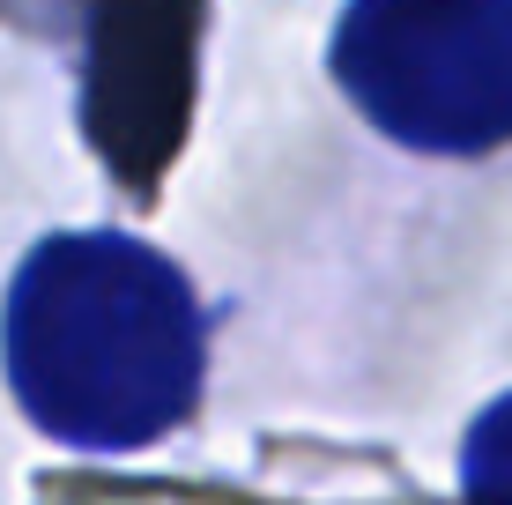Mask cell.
<instances>
[{
  "label": "cell",
  "mask_w": 512,
  "mask_h": 505,
  "mask_svg": "<svg viewBox=\"0 0 512 505\" xmlns=\"http://www.w3.org/2000/svg\"><path fill=\"white\" fill-rule=\"evenodd\" d=\"M461 491H468V505H512V394H505V402H490L468 424Z\"/></svg>",
  "instance_id": "3957f363"
},
{
  "label": "cell",
  "mask_w": 512,
  "mask_h": 505,
  "mask_svg": "<svg viewBox=\"0 0 512 505\" xmlns=\"http://www.w3.org/2000/svg\"><path fill=\"white\" fill-rule=\"evenodd\" d=\"M0 357L23 416L75 454H141L201 402L193 283L127 231H60L8 283Z\"/></svg>",
  "instance_id": "6da1fadb"
},
{
  "label": "cell",
  "mask_w": 512,
  "mask_h": 505,
  "mask_svg": "<svg viewBox=\"0 0 512 505\" xmlns=\"http://www.w3.org/2000/svg\"><path fill=\"white\" fill-rule=\"evenodd\" d=\"M334 82L386 142L490 156L512 142V0H349Z\"/></svg>",
  "instance_id": "7a4b0ae2"
}]
</instances>
